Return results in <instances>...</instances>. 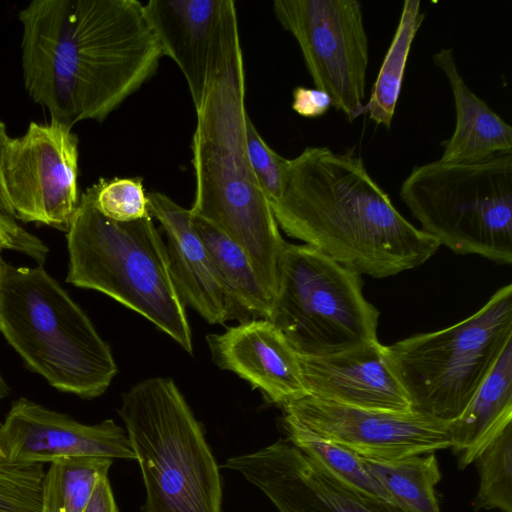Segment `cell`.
Here are the masks:
<instances>
[{"instance_id": "cell-24", "label": "cell", "mask_w": 512, "mask_h": 512, "mask_svg": "<svg viewBox=\"0 0 512 512\" xmlns=\"http://www.w3.org/2000/svg\"><path fill=\"white\" fill-rule=\"evenodd\" d=\"M281 427L287 440L331 475L366 494L395 504L389 493L367 470L359 455L322 438L285 413L281 418Z\"/></svg>"}, {"instance_id": "cell-5", "label": "cell", "mask_w": 512, "mask_h": 512, "mask_svg": "<svg viewBox=\"0 0 512 512\" xmlns=\"http://www.w3.org/2000/svg\"><path fill=\"white\" fill-rule=\"evenodd\" d=\"M96 184L80 196L66 231V282L108 295L145 317L192 354L185 305L173 284L165 244L151 215L117 222L97 208Z\"/></svg>"}, {"instance_id": "cell-2", "label": "cell", "mask_w": 512, "mask_h": 512, "mask_svg": "<svg viewBox=\"0 0 512 512\" xmlns=\"http://www.w3.org/2000/svg\"><path fill=\"white\" fill-rule=\"evenodd\" d=\"M270 206L286 235L359 275L394 276L440 247L396 209L352 149L306 147L290 160L284 191Z\"/></svg>"}, {"instance_id": "cell-15", "label": "cell", "mask_w": 512, "mask_h": 512, "mask_svg": "<svg viewBox=\"0 0 512 512\" xmlns=\"http://www.w3.org/2000/svg\"><path fill=\"white\" fill-rule=\"evenodd\" d=\"M143 11L162 55L180 68L198 108L208 79L219 64L229 21L237 13L235 2L150 0L143 4Z\"/></svg>"}, {"instance_id": "cell-31", "label": "cell", "mask_w": 512, "mask_h": 512, "mask_svg": "<svg viewBox=\"0 0 512 512\" xmlns=\"http://www.w3.org/2000/svg\"><path fill=\"white\" fill-rule=\"evenodd\" d=\"M332 106L327 93L317 88L297 86L293 90L292 109L307 118L319 117Z\"/></svg>"}, {"instance_id": "cell-7", "label": "cell", "mask_w": 512, "mask_h": 512, "mask_svg": "<svg viewBox=\"0 0 512 512\" xmlns=\"http://www.w3.org/2000/svg\"><path fill=\"white\" fill-rule=\"evenodd\" d=\"M399 196L440 246L512 263V152L415 166Z\"/></svg>"}, {"instance_id": "cell-6", "label": "cell", "mask_w": 512, "mask_h": 512, "mask_svg": "<svg viewBox=\"0 0 512 512\" xmlns=\"http://www.w3.org/2000/svg\"><path fill=\"white\" fill-rule=\"evenodd\" d=\"M119 415L141 470L145 512H222L219 467L172 379L137 383Z\"/></svg>"}, {"instance_id": "cell-3", "label": "cell", "mask_w": 512, "mask_h": 512, "mask_svg": "<svg viewBox=\"0 0 512 512\" xmlns=\"http://www.w3.org/2000/svg\"><path fill=\"white\" fill-rule=\"evenodd\" d=\"M196 110L192 136L195 197L190 212L211 222L248 254L274 299L278 264L286 244L247 151L245 69L237 13L223 52Z\"/></svg>"}, {"instance_id": "cell-14", "label": "cell", "mask_w": 512, "mask_h": 512, "mask_svg": "<svg viewBox=\"0 0 512 512\" xmlns=\"http://www.w3.org/2000/svg\"><path fill=\"white\" fill-rule=\"evenodd\" d=\"M1 456L14 463L71 457L134 459L126 430L112 419L88 425L27 398L12 402L0 423Z\"/></svg>"}, {"instance_id": "cell-23", "label": "cell", "mask_w": 512, "mask_h": 512, "mask_svg": "<svg viewBox=\"0 0 512 512\" xmlns=\"http://www.w3.org/2000/svg\"><path fill=\"white\" fill-rule=\"evenodd\" d=\"M424 18L419 0L404 1L394 37L365 104L370 120L386 129L392 124L409 52Z\"/></svg>"}, {"instance_id": "cell-17", "label": "cell", "mask_w": 512, "mask_h": 512, "mask_svg": "<svg viewBox=\"0 0 512 512\" xmlns=\"http://www.w3.org/2000/svg\"><path fill=\"white\" fill-rule=\"evenodd\" d=\"M309 397L383 411L412 410L379 341L326 356H300Z\"/></svg>"}, {"instance_id": "cell-10", "label": "cell", "mask_w": 512, "mask_h": 512, "mask_svg": "<svg viewBox=\"0 0 512 512\" xmlns=\"http://www.w3.org/2000/svg\"><path fill=\"white\" fill-rule=\"evenodd\" d=\"M275 16L297 41L315 88L349 122L365 112L368 37L357 0H276Z\"/></svg>"}, {"instance_id": "cell-12", "label": "cell", "mask_w": 512, "mask_h": 512, "mask_svg": "<svg viewBox=\"0 0 512 512\" xmlns=\"http://www.w3.org/2000/svg\"><path fill=\"white\" fill-rule=\"evenodd\" d=\"M311 431L362 457L395 460L450 449L449 423L414 410L351 407L306 396L282 407Z\"/></svg>"}, {"instance_id": "cell-21", "label": "cell", "mask_w": 512, "mask_h": 512, "mask_svg": "<svg viewBox=\"0 0 512 512\" xmlns=\"http://www.w3.org/2000/svg\"><path fill=\"white\" fill-rule=\"evenodd\" d=\"M191 216L214 270L235 307L239 323L261 318L269 320L273 298L260 281L246 251L211 222Z\"/></svg>"}, {"instance_id": "cell-20", "label": "cell", "mask_w": 512, "mask_h": 512, "mask_svg": "<svg viewBox=\"0 0 512 512\" xmlns=\"http://www.w3.org/2000/svg\"><path fill=\"white\" fill-rule=\"evenodd\" d=\"M512 423V341L462 412L449 423L451 450L459 469L474 463L493 440Z\"/></svg>"}, {"instance_id": "cell-33", "label": "cell", "mask_w": 512, "mask_h": 512, "mask_svg": "<svg viewBox=\"0 0 512 512\" xmlns=\"http://www.w3.org/2000/svg\"><path fill=\"white\" fill-rule=\"evenodd\" d=\"M10 137L6 132L5 124L0 121V216L8 219H15L13 209L9 203L3 182L2 164L4 151Z\"/></svg>"}, {"instance_id": "cell-4", "label": "cell", "mask_w": 512, "mask_h": 512, "mask_svg": "<svg viewBox=\"0 0 512 512\" xmlns=\"http://www.w3.org/2000/svg\"><path fill=\"white\" fill-rule=\"evenodd\" d=\"M0 333L31 371L61 392L96 398L117 374L109 345L42 265L0 266Z\"/></svg>"}, {"instance_id": "cell-27", "label": "cell", "mask_w": 512, "mask_h": 512, "mask_svg": "<svg viewBox=\"0 0 512 512\" xmlns=\"http://www.w3.org/2000/svg\"><path fill=\"white\" fill-rule=\"evenodd\" d=\"M43 463L0 458V512H41Z\"/></svg>"}, {"instance_id": "cell-22", "label": "cell", "mask_w": 512, "mask_h": 512, "mask_svg": "<svg viewBox=\"0 0 512 512\" xmlns=\"http://www.w3.org/2000/svg\"><path fill=\"white\" fill-rule=\"evenodd\" d=\"M360 458L396 505L410 512H442L435 491L442 473L435 453L395 460Z\"/></svg>"}, {"instance_id": "cell-35", "label": "cell", "mask_w": 512, "mask_h": 512, "mask_svg": "<svg viewBox=\"0 0 512 512\" xmlns=\"http://www.w3.org/2000/svg\"><path fill=\"white\" fill-rule=\"evenodd\" d=\"M0 458H3V457L1 456V453H0Z\"/></svg>"}, {"instance_id": "cell-29", "label": "cell", "mask_w": 512, "mask_h": 512, "mask_svg": "<svg viewBox=\"0 0 512 512\" xmlns=\"http://www.w3.org/2000/svg\"><path fill=\"white\" fill-rule=\"evenodd\" d=\"M246 142L249 161L259 186L269 203L278 200L287 182L290 160L279 155L263 140L249 117L246 120Z\"/></svg>"}, {"instance_id": "cell-34", "label": "cell", "mask_w": 512, "mask_h": 512, "mask_svg": "<svg viewBox=\"0 0 512 512\" xmlns=\"http://www.w3.org/2000/svg\"><path fill=\"white\" fill-rule=\"evenodd\" d=\"M10 394V388L6 383L1 370H0V403L3 399H5Z\"/></svg>"}, {"instance_id": "cell-28", "label": "cell", "mask_w": 512, "mask_h": 512, "mask_svg": "<svg viewBox=\"0 0 512 512\" xmlns=\"http://www.w3.org/2000/svg\"><path fill=\"white\" fill-rule=\"evenodd\" d=\"M96 186V206L107 218L130 222L149 215L148 199L140 179H100Z\"/></svg>"}, {"instance_id": "cell-32", "label": "cell", "mask_w": 512, "mask_h": 512, "mask_svg": "<svg viewBox=\"0 0 512 512\" xmlns=\"http://www.w3.org/2000/svg\"><path fill=\"white\" fill-rule=\"evenodd\" d=\"M83 512H119L108 475L101 477Z\"/></svg>"}, {"instance_id": "cell-25", "label": "cell", "mask_w": 512, "mask_h": 512, "mask_svg": "<svg viewBox=\"0 0 512 512\" xmlns=\"http://www.w3.org/2000/svg\"><path fill=\"white\" fill-rule=\"evenodd\" d=\"M112 462L105 457H71L51 462L42 479L41 512H83Z\"/></svg>"}, {"instance_id": "cell-19", "label": "cell", "mask_w": 512, "mask_h": 512, "mask_svg": "<svg viewBox=\"0 0 512 512\" xmlns=\"http://www.w3.org/2000/svg\"><path fill=\"white\" fill-rule=\"evenodd\" d=\"M445 75L453 96L456 123L451 136L441 145L445 162L477 161L500 152H512V128L477 96L461 75L451 48L432 56Z\"/></svg>"}, {"instance_id": "cell-30", "label": "cell", "mask_w": 512, "mask_h": 512, "mask_svg": "<svg viewBox=\"0 0 512 512\" xmlns=\"http://www.w3.org/2000/svg\"><path fill=\"white\" fill-rule=\"evenodd\" d=\"M12 250L25 254L42 265L49 253V248L37 236L21 227L16 220L0 216V266L5 263L2 253Z\"/></svg>"}, {"instance_id": "cell-26", "label": "cell", "mask_w": 512, "mask_h": 512, "mask_svg": "<svg viewBox=\"0 0 512 512\" xmlns=\"http://www.w3.org/2000/svg\"><path fill=\"white\" fill-rule=\"evenodd\" d=\"M479 485L474 511L512 512V423L474 461Z\"/></svg>"}, {"instance_id": "cell-9", "label": "cell", "mask_w": 512, "mask_h": 512, "mask_svg": "<svg viewBox=\"0 0 512 512\" xmlns=\"http://www.w3.org/2000/svg\"><path fill=\"white\" fill-rule=\"evenodd\" d=\"M379 312L361 275L308 245L286 243L269 320L300 356H326L378 341Z\"/></svg>"}, {"instance_id": "cell-1", "label": "cell", "mask_w": 512, "mask_h": 512, "mask_svg": "<svg viewBox=\"0 0 512 512\" xmlns=\"http://www.w3.org/2000/svg\"><path fill=\"white\" fill-rule=\"evenodd\" d=\"M18 18L25 89L69 128L104 120L163 56L136 0H34Z\"/></svg>"}, {"instance_id": "cell-13", "label": "cell", "mask_w": 512, "mask_h": 512, "mask_svg": "<svg viewBox=\"0 0 512 512\" xmlns=\"http://www.w3.org/2000/svg\"><path fill=\"white\" fill-rule=\"evenodd\" d=\"M278 512H410L331 475L287 439L226 460Z\"/></svg>"}, {"instance_id": "cell-8", "label": "cell", "mask_w": 512, "mask_h": 512, "mask_svg": "<svg viewBox=\"0 0 512 512\" xmlns=\"http://www.w3.org/2000/svg\"><path fill=\"white\" fill-rule=\"evenodd\" d=\"M512 341V285L450 327L384 346L414 411L450 423L468 406Z\"/></svg>"}, {"instance_id": "cell-11", "label": "cell", "mask_w": 512, "mask_h": 512, "mask_svg": "<svg viewBox=\"0 0 512 512\" xmlns=\"http://www.w3.org/2000/svg\"><path fill=\"white\" fill-rule=\"evenodd\" d=\"M78 138L57 122H31L10 138L3 182L15 219L67 231L79 203Z\"/></svg>"}, {"instance_id": "cell-18", "label": "cell", "mask_w": 512, "mask_h": 512, "mask_svg": "<svg viewBox=\"0 0 512 512\" xmlns=\"http://www.w3.org/2000/svg\"><path fill=\"white\" fill-rule=\"evenodd\" d=\"M147 199L149 214L159 221L166 235L169 271L183 304L209 324L237 320L235 307L193 226L190 210L160 192L148 193Z\"/></svg>"}, {"instance_id": "cell-16", "label": "cell", "mask_w": 512, "mask_h": 512, "mask_svg": "<svg viewBox=\"0 0 512 512\" xmlns=\"http://www.w3.org/2000/svg\"><path fill=\"white\" fill-rule=\"evenodd\" d=\"M212 360L258 389L272 404L308 396L298 353L268 319H253L206 337Z\"/></svg>"}]
</instances>
